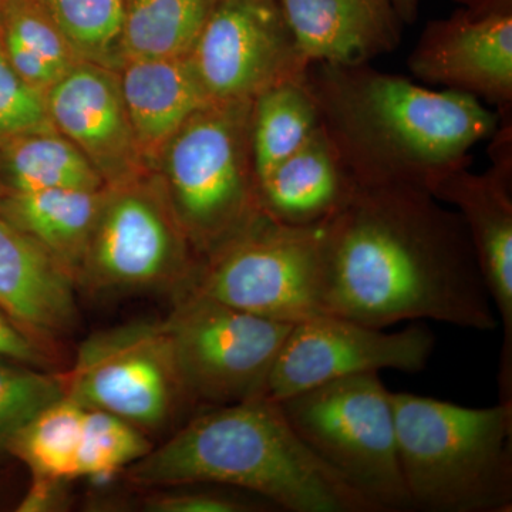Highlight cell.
I'll return each mask as SVG.
<instances>
[{
  "label": "cell",
  "instance_id": "obj_1",
  "mask_svg": "<svg viewBox=\"0 0 512 512\" xmlns=\"http://www.w3.org/2000/svg\"><path fill=\"white\" fill-rule=\"evenodd\" d=\"M323 312L384 329L431 319L494 330L466 224L429 191L357 185L323 222Z\"/></svg>",
  "mask_w": 512,
  "mask_h": 512
},
{
  "label": "cell",
  "instance_id": "obj_2",
  "mask_svg": "<svg viewBox=\"0 0 512 512\" xmlns=\"http://www.w3.org/2000/svg\"><path fill=\"white\" fill-rule=\"evenodd\" d=\"M303 82L319 123L357 185L429 191L494 136L497 111L454 90L426 89L366 64L311 63Z\"/></svg>",
  "mask_w": 512,
  "mask_h": 512
},
{
  "label": "cell",
  "instance_id": "obj_3",
  "mask_svg": "<svg viewBox=\"0 0 512 512\" xmlns=\"http://www.w3.org/2000/svg\"><path fill=\"white\" fill-rule=\"evenodd\" d=\"M140 488L222 485L291 512H375L320 461L266 396L211 407L126 468Z\"/></svg>",
  "mask_w": 512,
  "mask_h": 512
},
{
  "label": "cell",
  "instance_id": "obj_4",
  "mask_svg": "<svg viewBox=\"0 0 512 512\" xmlns=\"http://www.w3.org/2000/svg\"><path fill=\"white\" fill-rule=\"evenodd\" d=\"M410 510L512 511V402L484 409L392 392Z\"/></svg>",
  "mask_w": 512,
  "mask_h": 512
},
{
  "label": "cell",
  "instance_id": "obj_5",
  "mask_svg": "<svg viewBox=\"0 0 512 512\" xmlns=\"http://www.w3.org/2000/svg\"><path fill=\"white\" fill-rule=\"evenodd\" d=\"M252 101L202 107L170 138L154 168L201 262L264 214L252 154Z\"/></svg>",
  "mask_w": 512,
  "mask_h": 512
},
{
  "label": "cell",
  "instance_id": "obj_6",
  "mask_svg": "<svg viewBox=\"0 0 512 512\" xmlns=\"http://www.w3.org/2000/svg\"><path fill=\"white\" fill-rule=\"evenodd\" d=\"M309 450L375 512L410 510L392 392L379 373L335 380L279 402Z\"/></svg>",
  "mask_w": 512,
  "mask_h": 512
},
{
  "label": "cell",
  "instance_id": "obj_7",
  "mask_svg": "<svg viewBox=\"0 0 512 512\" xmlns=\"http://www.w3.org/2000/svg\"><path fill=\"white\" fill-rule=\"evenodd\" d=\"M323 286V222L293 227L262 214L202 262L188 291L293 325L325 313Z\"/></svg>",
  "mask_w": 512,
  "mask_h": 512
},
{
  "label": "cell",
  "instance_id": "obj_8",
  "mask_svg": "<svg viewBox=\"0 0 512 512\" xmlns=\"http://www.w3.org/2000/svg\"><path fill=\"white\" fill-rule=\"evenodd\" d=\"M201 259L175 218L156 173L109 187L76 286L92 293L194 285Z\"/></svg>",
  "mask_w": 512,
  "mask_h": 512
},
{
  "label": "cell",
  "instance_id": "obj_9",
  "mask_svg": "<svg viewBox=\"0 0 512 512\" xmlns=\"http://www.w3.org/2000/svg\"><path fill=\"white\" fill-rule=\"evenodd\" d=\"M163 323L185 400L205 409L265 396L292 328L195 291L175 295Z\"/></svg>",
  "mask_w": 512,
  "mask_h": 512
},
{
  "label": "cell",
  "instance_id": "obj_10",
  "mask_svg": "<svg viewBox=\"0 0 512 512\" xmlns=\"http://www.w3.org/2000/svg\"><path fill=\"white\" fill-rule=\"evenodd\" d=\"M67 399L156 429L187 402L163 322L126 323L89 336L62 375Z\"/></svg>",
  "mask_w": 512,
  "mask_h": 512
},
{
  "label": "cell",
  "instance_id": "obj_11",
  "mask_svg": "<svg viewBox=\"0 0 512 512\" xmlns=\"http://www.w3.org/2000/svg\"><path fill=\"white\" fill-rule=\"evenodd\" d=\"M188 59L211 101L254 100L309 66L279 0H217Z\"/></svg>",
  "mask_w": 512,
  "mask_h": 512
},
{
  "label": "cell",
  "instance_id": "obj_12",
  "mask_svg": "<svg viewBox=\"0 0 512 512\" xmlns=\"http://www.w3.org/2000/svg\"><path fill=\"white\" fill-rule=\"evenodd\" d=\"M433 349V333L424 326L389 333L323 313L293 323L276 357L265 396L279 403L346 377L380 370L423 372Z\"/></svg>",
  "mask_w": 512,
  "mask_h": 512
},
{
  "label": "cell",
  "instance_id": "obj_13",
  "mask_svg": "<svg viewBox=\"0 0 512 512\" xmlns=\"http://www.w3.org/2000/svg\"><path fill=\"white\" fill-rule=\"evenodd\" d=\"M493 167L474 174L458 168L430 187V194L453 205L466 224L478 269L498 319L503 349L498 367L500 402H512V130L500 121L493 137Z\"/></svg>",
  "mask_w": 512,
  "mask_h": 512
},
{
  "label": "cell",
  "instance_id": "obj_14",
  "mask_svg": "<svg viewBox=\"0 0 512 512\" xmlns=\"http://www.w3.org/2000/svg\"><path fill=\"white\" fill-rule=\"evenodd\" d=\"M45 97L53 128L89 160L107 187L153 173L138 147L117 70L79 63Z\"/></svg>",
  "mask_w": 512,
  "mask_h": 512
},
{
  "label": "cell",
  "instance_id": "obj_15",
  "mask_svg": "<svg viewBox=\"0 0 512 512\" xmlns=\"http://www.w3.org/2000/svg\"><path fill=\"white\" fill-rule=\"evenodd\" d=\"M416 79L484 99L500 119L512 110V13L458 9L424 28L407 60Z\"/></svg>",
  "mask_w": 512,
  "mask_h": 512
},
{
  "label": "cell",
  "instance_id": "obj_16",
  "mask_svg": "<svg viewBox=\"0 0 512 512\" xmlns=\"http://www.w3.org/2000/svg\"><path fill=\"white\" fill-rule=\"evenodd\" d=\"M308 64H366L392 53L403 22L389 0H279Z\"/></svg>",
  "mask_w": 512,
  "mask_h": 512
},
{
  "label": "cell",
  "instance_id": "obj_17",
  "mask_svg": "<svg viewBox=\"0 0 512 512\" xmlns=\"http://www.w3.org/2000/svg\"><path fill=\"white\" fill-rule=\"evenodd\" d=\"M74 291L73 276L0 215V309L47 342L76 328Z\"/></svg>",
  "mask_w": 512,
  "mask_h": 512
},
{
  "label": "cell",
  "instance_id": "obj_18",
  "mask_svg": "<svg viewBox=\"0 0 512 512\" xmlns=\"http://www.w3.org/2000/svg\"><path fill=\"white\" fill-rule=\"evenodd\" d=\"M119 76L138 147L154 173L170 138L212 101L188 57L127 60Z\"/></svg>",
  "mask_w": 512,
  "mask_h": 512
},
{
  "label": "cell",
  "instance_id": "obj_19",
  "mask_svg": "<svg viewBox=\"0 0 512 512\" xmlns=\"http://www.w3.org/2000/svg\"><path fill=\"white\" fill-rule=\"evenodd\" d=\"M356 183L323 127L258 184L266 217L293 227L322 224L348 201Z\"/></svg>",
  "mask_w": 512,
  "mask_h": 512
},
{
  "label": "cell",
  "instance_id": "obj_20",
  "mask_svg": "<svg viewBox=\"0 0 512 512\" xmlns=\"http://www.w3.org/2000/svg\"><path fill=\"white\" fill-rule=\"evenodd\" d=\"M107 190L2 192L0 215L45 249L76 282Z\"/></svg>",
  "mask_w": 512,
  "mask_h": 512
},
{
  "label": "cell",
  "instance_id": "obj_21",
  "mask_svg": "<svg viewBox=\"0 0 512 512\" xmlns=\"http://www.w3.org/2000/svg\"><path fill=\"white\" fill-rule=\"evenodd\" d=\"M107 187L92 164L56 130L22 134L0 143V190Z\"/></svg>",
  "mask_w": 512,
  "mask_h": 512
},
{
  "label": "cell",
  "instance_id": "obj_22",
  "mask_svg": "<svg viewBox=\"0 0 512 512\" xmlns=\"http://www.w3.org/2000/svg\"><path fill=\"white\" fill-rule=\"evenodd\" d=\"M0 49L43 94L83 62L40 0H13L0 22Z\"/></svg>",
  "mask_w": 512,
  "mask_h": 512
},
{
  "label": "cell",
  "instance_id": "obj_23",
  "mask_svg": "<svg viewBox=\"0 0 512 512\" xmlns=\"http://www.w3.org/2000/svg\"><path fill=\"white\" fill-rule=\"evenodd\" d=\"M217 0H126L124 62L191 55Z\"/></svg>",
  "mask_w": 512,
  "mask_h": 512
},
{
  "label": "cell",
  "instance_id": "obj_24",
  "mask_svg": "<svg viewBox=\"0 0 512 512\" xmlns=\"http://www.w3.org/2000/svg\"><path fill=\"white\" fill-rule=\"evenodd\" d=\"M318 126V109L303 79L278 84L255 97L251 140L258 184L291 157Z\"/></svg>",
  "mask_w": 512,
  "mask_h": 512
},
{
  "label": "cell",
  "instance_id": "obj_25",
  "mask_svg": "<svg viewBox=\"0 0 512 512\" xmlns=\"http://www.w3.org/2000/svg\"><path fill=\"white\" fill-rule=\"evenodd\" d=\"M84 413L86 409L64 396L22 427L6 451L25 463L33 477L72 480L77 477Z\"/></svg>",
  "mask_w": 512,
  "mask_h": 512
},
{
  "label": "cell",
  "instance_id": "obj_26",
  "mask_svg": "<svg viewBox=\"0 0 512 512\" xmlns=\"http://www.w3.org/2000/svg\"><path fill=\"white\" fill-rule=\"evenodd\" d=\"M83 62L119 70L126 0H40Z\"/></svg>",
  "mask_w": 512,
  "mask_h": 512
},
{
  "label": "cell",
  "instance_id": "obj_27",
  "mask_svg": "<svg viewBox=\"0 0 512 512\" xmlns=\"http://www.w3.org/2000/svg\"><path fill=\"white\" fill-rule=\"evenodd\" d=\"M151 448L140 427L114 414L86 409L77 477H110L146 456Z\"/></svg>",
  "mask_w": 512,
  "mask_h": 512
},
{
  "label": "cell",
  "instance_id": "obj_28",
  "mask_svg": "<svg viewBox=\"0 0 512 512\" xmlns=\"http://www.w3.org/2000/svg\"><path fill=\"white\" fill-rule=\"evenodd\" d=\"M64 396L62 375L0 359V451L36 414Z\"/></svg>",
  "mask_w": 512,
  "mask_h": 512
},
{
  "label": "cell",
  "instance_id": "obj_29",
  "mask_svg": "<svg viewBox=\"0 0 512 512\" xmlns=\"http://www.w3.org/2000/svg\"><path fill=\"white\" fill-rule=\"evenodd\" d=\"M52 130L45 94L26 83L0 49V143Z\"/></svg>",
  "mask_w": 512,
  "mask_h": 512
},
{
  "label": "cell",
  "instance_id": "obj_30",
  "mask_svg": "<svg viewBox=\"0 0 512 512\" xmlns=\"http://www.w3.org/2000/svg\"><path fill=\"white\" fill-rule=\"evenodd\" d=\"M241 491L238 488L210 484V488L158 494L148 498L144 507L151 512H248L269 511L275 507L271 501L258 495H238Z\"/></svg>",
  "mask_w": 512,
  "mask_h": 512
},
{
  "label": "cell",
  "instance_id": "obj_31",
  "mask_svg": "<svg viewBox=\"0 0 512 512\" xmlns=\"http://www.w3.org/2000/svg\"><path fill=\"white\" fill-rule=\"evenodd\" d=\"M46 348V342L23 329L8 313L0 309V359L49 370L52 357Z\"/></svg>",
  "mask_w": 512,
  "mask_h": 512
},
{
  "label": "cell",
  "instance_id": "obj_32",
  "mask_svg": "<svg viewBox=\"0 0 512 512\" xmlns=\"http://www.w3.org/2000/svg\"><path fill=\"white\" fill-rule=\"evenodd\" d=\"M62 480L53 478L33 477V484L20 503L18 510L23 512L50 511L59 507L62 491L60 484Z\"/></svg>",
  "mask_w": 512,
  "mask_h": 512
},
{
  "label": "cell",
  "instance_id": "obj_33",
  "mask_svg": "<svg viewBox=\"0 0 512 512\" xmlns=\"http://www.w3.org/2000/svg\"><path fill=\"white\" fill-rule=\"evenodd\" d=\"M463 9L473 15H493V13H512V0H454Z\"/></svg>",
  "mask_w": 512,
  "mask_h": 512
},
{
  "label": "cell",
  "instance_id": "obj_34",
  "mask_svg": "<svg viewBox=\"0 0 512 512\" xmlns=\"http://www.w3.org/2000/svg\"><path fill=\"white\" fill-rule=\"evenodd\" d=\"M393 9L396 10L397 16L402 20L403 25H412L419 16L420 0H389Z\"/></svg>",
  "mask_w": 512,
  "mask_h": 512
},
{
  "label": "cell",
  "instance_id": "obj_35",
  "mask_svg": "<svg viewBox=\"0 0 512 512\" xmlns=\"http://www.w3.org/2000/svg\"><path fill=\"white\" fill-rule=\"evenodd\" d=\"M13 0H0V22H2L3 16H5L6 10L12 5Z\"/></svg>",
  "mask_w": 512,
  "mask_h": 512
},
{
  "label": "cell",
  "instance_id": "obj_36",
  "mask_svg": "<svg viewBox=\"0 0 512 512\" xmlns=\"http://www.w3.org/2000/svg\"><path fill=\"white\" fill-rule=\"evenodd\" d=\"M0 194H2V190H0Z\"/></svg>",
  "mask_w": 512,
  "mask_h": 512
}]
</instances>
